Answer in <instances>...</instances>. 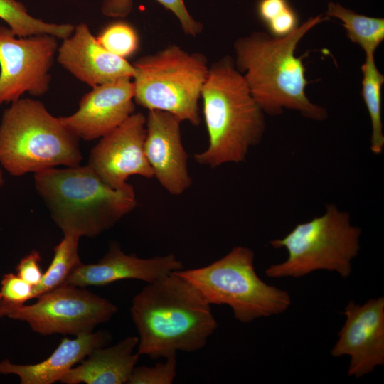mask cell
<instances>
[{
  "instance_id": "1",
  "label": "cell",
  "mask_w": 384,
  "mask_h": 384,
  "mask_svg": "<svg viewBox=\"0 0 384 384\" xmlns=\"http://www.w3.org/2000/svg\"><path fill=\"white\" fill-rule=\"evenodd\" d=\"M328 19L323 14L311 16L282 37L254 31L235 41V67L265 114L277 116L284 110H293L315 121L328 117L326 110L306 96L305 89L309 82L306 68L302 57L295 55L304 36Z\"/></svg>"
},
{
  "instance_id": "2",
  "label": "cell",
  "mask_w": 384,
  "mask_h": 384,
  "mask_svg": "<svg viewBox=\"0 0 384 384\" xmlns=\"http://www.w3.org/2000/svg\"><path fill=\"white\" fill-rule=\"evenodd\" d=\"M130 313L139 334L137 352L152 359L200 350L218 326L210 304L174 272L146 283Z\"/></svg>"
},
{
  "instance_id": "3",
  "label": "cell",
  "mask_w": 384,
  "mask_h": 384,
  "mask_svg": "<svg viewBox=\"0 0 384 384\" xmlns=\"http://www.w3.org/2000/svg\"><path fill=\"white\" fill-rule=\"evenodd\" d=\"M201 98L208 145L195 161L211 168L244 161L261 142L266 123L233 58L227 55L209 66Z\"/></svg>"
},
{
  "instance_id": "4",
  "label": "cell",
  "mask_w": 384,
  "mask_h": 384,
  "mask_svg": "<svg viewBox=\"0 0 384 384\" xmlns=\"http://www.w3.org/2000/svg\"><path fill=\"white\" fill-rule=\"evenodd\" d=\"M34 186L63 235L96 237L137 206L134 189L111 188L87 164L35 173Z\"/></svg>"
},
{
  "instance_id": "5",
  "label": "cell",
  "mask_w": 384,
  "mask_h": 384,
  "mask_svg": "<svg viewBox=\"0 0 384 384\" xmlns=\"http://www.w3.org/2000/svg\"><path fill=\"white\" fill-rule=\"evenodd\" d=\"M79 139L38 100L20 98L4 110L0 123V164L13 176L82 160Z\"/></svg>"
},
{
  "instance_id": "6",
  "label": "cell",
  "mask_w": 384,
  "mask_h": 384,
  "mask_svg": "<svg viewBox=\"0 0 384 384\" xmlns=\"http://www.w3.org/2000/svg\"><path fill=\"white\" fill-rule=\"evenodd\" d=\"M253 251L237 246L210 265L174 272L191 284L211 305L229 306L243 324L284 313L291 304L289 293L267 284L257 275Z\"/></svg>"
},
{
  "instance_id": "7",
  "label": "cell",
  "mask_w": 384,
  "mask_h": 384,
  "mask_svg": "<svg viewBox=\"0 0 384 384\" xmlns=\"http://www.w3.org/2000/svg\"><path fill=\"white\" fill-rule=\"evenodd\" d=\"M361 229L351 223L347 212L329 203L321 215L297 224L284 238L270 242L274 249H286L288 257L269 266L265 274L271 278H299L325 270L346 278L361 248Z\"/></svg>"
},
{
  "instance_id": "8",
  "label": "cell",
  "mask_w": 384,
  "mask_h": 384,
  "mask_svg": "<svg viewBox=\"0 0 384 384\" xmlns=\"http://www.w3.org/2000/svg\"><path fill=\"white\" fill-rule=\"evenodd\" d=\"M134 100L148 110L169 112L194 126L209 65L206 56L177 45L143 56L133 64Z\"/></svg>"
},
{
  "instance_id": "9",
  "label": "cell",
  "mask_w": 384,
  "mask_h": 384,
  "mask_svg": "<svg viewBox=\"0 0 384 384\" xmlns=\"http://www.w3.org/2000/svg\"><path fill=\"white\" fill-rule=\"evenodd\" d=\"M35 303L0 309V318L24 321L43 336H78L92 332L117 311L110 301L85 287L64 284L36 298Z\"/></svg>"
},
{
  "instance_id": "10",
  "label": "cell",
  "mask_w": 384,
  "mask_h": 384,
  "mask_svg": "<svg viewBox=\"0 0 384 384\" xmlns=\"http://www.w3.org/2000/svg\"><path fill=\"white\" fill-rule=\"evenodd\" d=\"M57 38L49 34L18 37L0 25V106L25 92L40 97L48 92Z\"/></svg>"
},
{
  "instance_id": "11",
  "label": "cell",
  "mask_w": 384,
  "mask_h": 384,
  "mask_svg": "<svg viewBox=\"0 0 384 384\" xmlns=\"http://www.w3.org/2000/svg\"><path fill=\"white\" fill-rule=\"evenodd\" d=\"M145 137L146 116L134 112L100 138L91 149L87 165L111 188L134 189L127 182L130 176L154 177L145 154Z\"/></svg>"
},
{
  "instance_id": "12",
  "label": "cell",
  "mask_w": 384,
  "mask_h": 384,
  "mask_svg": "<svg viewBox=\"0 0 384 384\" xmlns=\"http://www.w3.org/2000/svg\"><path fill=\"white\" fill-rule=\"evenodd\" d=\"M343 314L346 321L331 354L349 356L348 375L358 378L384 364V297L363 305L350 301Z\"/></svg>"
},
{
  "instance_id": "13",
  "label": "cell",
  "mask_w": 384,
  "mask_h": 384,
  "mask_svg": "<svg viewBox=\"0 0 384 384\" xmlns=\"http://www.w3.org/2000/svg\"><path fill=\"white\" fill-rule=\"evenodd\" d=\"M132 79L120 78L92 87L81 98L78 110L59 117L60 122L79 139H100L134 113Z\"/></svg>"
},
{
  "instance_id": "14",
  "label": "cell",
  "mask_w": 384,
  "mask_h": 384,
  "mask_svg": "<svg viewBox=\"0 0 384 384\" xmlns=\"http://www.w3.org/2000/svg\"><path fill=\"white\" fill-rule=\"evenodd\" d=\"M178 117L164 111L149 110L146 117L144 151L160 185L170 194L179 196L190 188L192 179L183 147Z\"/></svg>"
},
{
  "instance_id": "15",
  "label": "cell",
  "mask_w": 384,
  "mask_h": 384,
  "mask_svg": "<svg viewBox=\"0 0 384 384\" xmlns=\"http://www.w3.org/2000/svg\"><path fill=\"white\" fill-rule=\"evenodd\" d=\"M183 269L174 254L141 258L126 254L117 243H112L104 257L95 263L78 265L65 284L80 287L105 286L124 279L153 282L169 274Z\"/></svg>"
},
{
  "instance_id": "16",
  "label": "cell",
  "mask_w": 384,
  "mask_h": 384,
  "mask_svg": "<svg viewBox=\"0 0 384 384\" xmlns=\"http://www.w3.org/2000/svg\"><path fill=\"white\" fill-rule=\"evenodd\" d=\"M57 60L75 78L91 87L120 78H132L134 74L133 65L103 48L83 23L63 39Z\"/></svg>"
},
{
  "instance_id": "17",
  "label": "cell",
  "mask_w": 384,
  "mask_h": 384,
  "mask_svg": "<svg viewBox=\"0 0 384 384\" xmlns=\"http://www.w3.org/2000/svg\"><path fill=\"white\" fill-rule=\"evenodd\" d=\"M110 336L97 331L63 338L55 351L41 362L34 364H17L8 358L0 361V374L17 376L21 384H53L76 364L85 358L94 349L105 346Z\"/></svg>"
},
{
  "instance_id": "18",
  "label": "cell",
  "mask_w": 384,
  "mask_h": 384,
  "mask_svg": "<svg viewBox=\"0 0 384 384\" xmlns=\"http://www.w3.org/2000/svg\"><path fill=\"white\" fill-rule=\"evenodd\" d=\"M138 336H127L110 347L94 349L60 380L65 384L127 383L139 355L134 352Z\"/></svg>"
},
{
  "instance_id": "19",
  "label": "cell",
  "mask_w": 384,
  "mask_h": 384,
  "mask_svg": "<svg viewBox=\"0 0 384 384\" xmlns=\"http://www.w3.org/2000/svg\"><path fill=\"white\" fill-rule=\"evenodd\" d=\"M325 16L340 19L348 38L358 44L365 54H375L384 40V19L358 14L339 3L329 2Z\"/></svg>"
},
{
  "instance_id": "20",
  "label": "cell",
  "mask_w": 384,
  "mask_h": 384,
  "mask_svg": "<svg viewBox=\"0 0 384 384\" xmlns=\"http://www.w3.org/2000/svg\"><path fill=\"white\" fill-rule=\"evenodd\" d=\"M363 73L361 96L370 117L372 133L370 137L371 151L380 154L384 148V134L382 122V86L384 75L377 68L375 54H366L361 65Z\"/></svg>"
},
{
  "instance_id": "21",
  "label": "cell",
  "mask_w": 384,
  "mask_h": 384,
  "mask_svg": "<svg viewBox=\"0 0 384 384\" xmlns=\"http://www.w3.org/2000/svg\"><path fill=\"white\" fill-rule=\"evenodd\" d=\"M0 18L18 37L49 34L65 39L73 32L70 23H53L31 16L24 5L16 0H0Z\"/></svg>"
},
{
  "instance_id": "22",
  "label": "cell",
  "mask_w": 384,
  "mask_h": 384,
  "mask_svg": "<svg viewBox=\"0 0 384 384\" xmlns=\"http://www.w3.org/2000/svg\"><path fill=\"white\" fill-rule=\"evenodd\" d=\"M79 238L63 235L55 246L53 257L43 272L41 283L33 287V299L66 284L75 267L81 261L78 254Z\"/></svg>"
},
{
  "instance_id": "23",
  "label": "cell",
  "mask_w": 384,
  "mask_h": 384,
  "mask_svg": "<svg viewBox=\"0 0 384 384\" xmlns=\"http://www.w3.org/2000/svg\"><path fill=\"white\" fill-rule=\"evenodd\" d=\"M156 1L176 17L185 34L196 37L203 31V24L191 15L183 0ZM132 9L133 0H103L102 5L103 15L115 18H125Z\"/></svg>"
},
{
  "instance_id": "24",
  "label": "cell",
  "mask_w": 384,
  "mask_h": 384,
  "mask_svg": "<svg viewBox=\"0 0 384 384\" xmlns=\"http://www.w3.org/2000/svg\"><path fill=\"white\" fill-rule=\"evenodd\" d=\"M96 38L107 50L124 59L132 56L139 48L136 30L129 23L121 21L105 26Z\"/></svg>"
},
{
  "instance_id": "25",
  "label": "cell",
  "mask_w": 384,
  "mask_h": 384,
  "mask_svg": "<svg viewBox=\"0 0 384 384\" xmlns=\"http://www.w3.org/2000/svg\"><path fill=\"white\" fill-rule=\"evenodd\" d=\"M176 356H171L154 366H135L127 383L171 384L176 378Z\"/></svg>"
},
{
  "instance_id": "26",
  "label": "cell",
  "mask_w": 384,
  "mask_h": 384,
  "mask_svg": "<svg viewBox=\"0 0 384 384\" xmlns=\"http://www.w3.org/2000/svg\"><path fill=\"white\" fill-rule=\"evenodd\" d=\"M33 287L17 274H4L0 282V309L18 306L33 299Z\"/></svg>"
},
{
  "instance_id": "27",
  "label": "cell",
  "mask_w": 384,
  "mask_h": 384,
  "mask_svg": "<svg viewBox=\"0 0 384 384\" xmlns=\"http://www.w3.org/2000/svg\"><path fill=\"white\" fill-rule=\"evenodd\" d=\"M41 257L36 250H33L22 257L16 267L18 276L33 287L38 285L42 279L43 272L40 262Z\"/></svg>"
},
{
  "instance_id": "28",
  "label": "cell",
  "mask_w": 384,
  "mask_h": 384,
  "mask_svg": "<svg viewBox=\"0 0 384 384\" xmlns=\"http://www.w3.org/2000/svg\"><path fill=\"white\" fill-rule=\"evenodd\" d=\"M290 6L288 0H259L257 14L260 21L267 25Z\"/></svg>"
},
{
  "instance_id": "29",
  "label": "cell",
  "mask_w": 384,
  "mask_h": 384,
  "mask_svg": "<svg viewBox=\"0 0 384 384\" xmlns=\"http://www.w3.org/2000/svg\"><path fill=\"white\" fill-rule=\"evenodd\" d=\"M4 178L2 171L0 169V189L4 186Z\"/></svg>"
}]
</instances>
